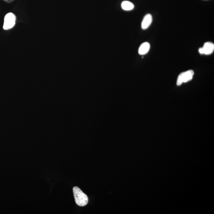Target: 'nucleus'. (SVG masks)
<instances>
[{
    "label": "nucleus",
    "mask_w": 214,
    "mask_h": 214,
    "mask_svg": "<svg viewBox=\"0 0 214 214\" xmlns=\"http://www.w3.org/2000/svg\"><path fill=\"white\" fill-rule=\"evenodd\" d=\"M73 192L76 203L80 207H83L88 204L89 200L87 195L78 187H74Z\"/></svg>",
    "instance_id": "nucleus-1"
},
{
    "label": "nucleus",
    "mask_w": 214,
    "mask_h": 214,
    "mask_svg": "<svg viewBox=\"0 0 214 214\" xmlns=\"http://www.w3.org/2000/svg\"><path fill=\"white\" fill-rule=\"evenodd\" d=\"M16 18L14 14L12 13H7L4 16L3 29L8 30L13 28L16 24Z\"/></svg>",
    "instance_id": "nucleus-2"
},
{
    "label": "nucleus",
    "mask_w": 214,
    "mask_h": 214,
    "mask_svg": "<svg viewBox=\"0 0 214 214\" xmlns=\"http://www.w3.org/2000/svg\"><path fill=\"white\" fill-rule=\"evenodd\" d=\"M194 74V71L192 70H189L182 73L178 77L177 82V85H181L183 83L191 81L193 78Z\"/></svg>",
    "instance_id": "nucleus-3"
},
{
    "label": "nucleus",
    "mask_w": 214,
    "mask_h": 214,
    "mask_svg": "<svg viewBox=\"0 0 214 214\" xmlns=\"http://www.w3.org/2000/svg\"><path fill=\"white\" fill-rule=\"evenodd\" d=\"M152 22V16L151 14H147L144 17L141 24V27L143 30H145L148 29L151 25Z\"/></svg>",
    "instance_id": "nucleus-4"
},
{
    "label": "nucleus",
    "mask_w": 214,
    "mask_h": 214,
    "mask_svg": "<svg viewBox=\"0 0 214 214\" xmlns=\"http://www.w3.org/2000/svg\"><path fill=\"white\" fill-rule=\"evenodd\" d=\"M203 48V54L209 55L213 53L214 51V45L211 42H207L204 44Z\"/></svg>",
    "instance_id": "nucleus-5"
},
{
    "label": "nucleus",
    "mask_w": 214,
    "mask_h": 214,
    "mask_svg": "<svg viewBox=\"0 0 214 214\" xmlns=\"http://www.w3.org/2000/svg\"><path fill=\"white\" fill-rule=\"evenodd\" d=\"M150 45L148 42L143 43L140 47L139 49V53L140 55H144L146 54L150 51Z\"/></svg>",
    "instance_id": "nucleus-6"
},
{
    "label": "nucleus",
    "mask_w": 214,
    "mask_h": 214,
    "mask_svg": "<svg viewBox=\"0 0 214 214\" xmlns=\"http://www.w3.org/2000/svg\"><path fill=\"white\" fill-rule=\"evenodd\" d=\"M121 7L123 9L126 11H130L133 9L134 8V5L133 3L129 1H123L121 3Z\"/></svg>",
    "instance_id": "nucleus-7"
},
{
    "label": "nucleus",
    "mask_w": 214,
    "mask_h": 214,
    "mask_svg": "<svg viewBox=\"0 0 214 214\" xmlns=\"http://www.w3.org/2000/svg\"><path fill=\"white\" fill-rule=\"evenodd\" d=\"M3 1H5V2H7V3H10L14 1V0H3Z\"/></svg>",
    "instance_id": "nucleus-8"
}]
</instances>
